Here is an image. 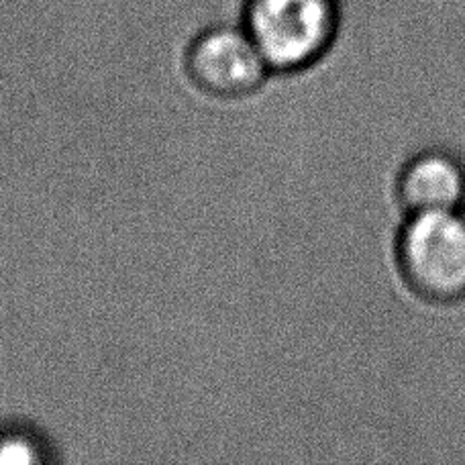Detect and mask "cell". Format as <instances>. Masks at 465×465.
<instances>
[{
	"instance_id": "5b68a950",
	"label": "cell",
	"mask_w": 465,
	"mask_h": 465,
	"mask_svg": "<svg viewBox=\"0 0 465 465\" xmlns=\"http://www.w3.org/2000/svg\"><path fill=\"white\" fill-rule=\"evenodd\" d=\"M33 463L41 461L39 445L29 435H3L0 437V463Z\"/></svg>"
},
{
	"instance_id": "3957f363",
	"label": "cell",
	"mask_w": 465,
	"mask_h": 465,
	"mask_svg": "<svg viewBox=\"0 0 465 465\" xmlns=\"http://www.w3.org/2000/svg\"><path fill=\"white\" fill-rule=\"evenodd\" d=\"M190 76L204 93L223 98L253 94L268 78L270 65L243 27H211L188 49Z\"/></svg>"
},
{
	"instance_id": "6da1fadb",
	"label": "cell",
	"mask_w": 465,
	"mask_h": 465,
	"mask_svg": "<svg viewBox=\"0 0 465 465\" xmlns=\"http://www.w3.org/2000/svg\"><path fill=\"white\" fill-rule=\"evenodd\" d=\"M241 25L270 70L301 72L333 47L341 27L339 0H245Z\"/></svg>"
},
{
	"instance_id": "277c9868",
	"label": "cell",
	"mask_w": 465,
	"mask_h": 465,
	"mask_svg": "<svg viewBox=\"0 0 465 465\" xmlns=\"http://www.w3.org/2000/svg\"><path fill=\"white\" fill-rule=\"evenodd\" d=\"M396 196L406 214L461 211L465 165L447 149H427L406 162L396 180Z\"/></svg>"
},
{
	"instance_id": "7a4b0ae2",
	"label": "cell",
	"mask_w": 465,
	"mask_h": 465,
	"mask_svg": "<svg viewBox=\"0 0 465 465\" xmlns=\"http://www.w3.org/2000/svg\"><path fill=\"white\" fill-rule=\"evenodd\" d=\"M401 276L427 302L465 298V211L409 214L396 239Z\"/></svg>"
}]
</instances>
